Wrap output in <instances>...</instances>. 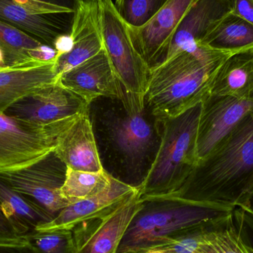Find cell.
Returning a JSON list of instances; mask_svg holds the SVG:
<instances>
[{"label": "cell", "instance_id": "obj_1", "mask_svg": "<svg viewBox=\"0 0 253 253\" xmlns=\"http://www.w3.org/2000/svg\"><path fill=\"white\" fill-rule=\"evenodd\" d=\"M253 191V110L211 154L198 162L182 187L172 196L242 208Z\"/></svg>", "mask_w": 253, "mask_h": 253}, {"label": "cell", "instance_id": "obj_2", "mask_svg": "<svg viewBox=\"0 0 253 253\" xmlns=\"http://www.w3.org/2000/svg\"><path fill=\"white\" fill-rule=\"evenodd\" d=\"M233 54L196 44L152 68L145 105L156 121L175 118L202 102L217 71Z\"/></svg>", "mask_w": 253, "mask_h": 253}, {"label": "cell", "instance_id": "obj_3", "mask_svg": "<svg viewBox=\"0 0 253 253\" xmlns=\"http://www.w3.org/2000/svg\"><path fill=\"white\" fill-rule=\"evenodd\" d=\"M141 199L117 253L159 249L193 229L230 215L236 208L173 196Z\"/></svg>", "mask_w": 253, "mask_h": 253}, {"label": "cell", "instance_id": "obj_4", "mask_svg": "<svg viewBox=\"0 0 253 253\" xmlns=\"http://www.w3.org/2000/svg\"><path fill=\"white\" fill-rule=\"evenodd\" d=\"M202 102L175 118L161 122L160 141L151 165L139 185L141 198L175 194L198 164L197 135Z\"/></svg>", "mask_w": 253, "mask_h": 253}, {"label": "cell", "instance_id": "obj_5", "mask_svg": "<svg viewBox=\"0 0 253 253\" xmlns=\"http://www.w3.org/2000/svg\"><path fill=\"white\" fill-rule=\"evenodd\" d=\"M104 49L118 79L125 100V112L139 114L145 109L150 68L138 53L113 0H97Z\"/></svg>", "mask_w": 253, "mask_h": 253}, {"label": "cell", "instance_id": "obj_6", "mask_svg": "<svg viewBox=\"0 0 253 253\" xmlns=\"http://www.w3.org/2000/svg\"><path fill=\"white\" fill-rule=\"evenodd\" d=\"M78 117L40 126L0 114V172L26 168L54 151L59 135Z\"/></svg>", "mask_w": 253, "mask_h": 253}, {"label": "cell", "instance_id": "obj_7", "mask_svg": "<svg viewBox=\"0 0 253 253\" xmlns=\"http://www.w3.org/2000/svg\"><path fill=\"white\" fill-rule=\"evenodd\" d=\"M67 168L54 150L26 168L0 172V178L13 190L55 218L70 205L60 192Z\"/></svg>", "mask_w": 253, "mask_h": 253}, {"label": "cell", "instance_id": "obj_8", "mask_svg": "<svg viewBox=\"0 0 253 253\" xmlns=\"http://www.w3.org/2000/svg\"><path fill=\"white\" fill-rule=\"evenodd\" d=\"M88 107L56 80L18 99L3 114L33 124L50 126L85 114Z\"/></svg>", "mask_w": 253, "mask_h": 253}, {"label": "cell", "instance_id": "obj_9", "mask_svg": "<svg viewBox=\"0 0 253 253\" xmlns=\"http://www.w3.org/2000/svg\"><path fill=\"white\" fill-rule=\"evenodd\" d=\"M141 203L138 190L117 208L76 226L72 230L74 253H117Z\"/></svg>", "mask_w": 253, "mask_h": 253}, {"label": "cell", "instance_id": "obj_10", "mask_svg": "<svg viewBox=\"0 0 253 253\" xmlns=\"http://www.w3.org/2000/svg\"><path fill=\"white\" fill-rule=\"evenodd\" d=\"M252 110L253 101L209 93L202 101L197 135L198 162L211 154Z\"/></svg>", "mask_w": 253, "mask_h": 253}, {"label": "cell", "instance_id": "obj_11", "mask_svg": "<svg viewBox=\"0 0 253 253\" xmlns=\"http://www.w3.org/2000/svg\"><path fill=\"white\" fill-rule=\"evenodd\" d=\"M64 87L90 106L99 97L112 98L123 104L124 93L105 49L96 56L64 73L57 79Z\"/></svg>", "mask_w": 253, "mask_h": 253}, {"label": "cell", "instance_id": "obj_12", "mask_svg": "<svg viewBox=\"0 0 253 253\" xmlns=\"http://www.w3.org/2000/svg\"><path fill=\"white\" fill-rule=\"evenodd\" d=\"M199 0H168L160 11L141 28H128L135 50L150 69L159 65L174 31Z\"/></svg>", "mask_w": 253, "mask_h": 253}, {"label": "cell", "instance_id": "obj_13", "mask_svg": "<svg viewBox=\"0 0 253 253\" xmlns=\"http://www.w3.org/2000/svg\"><path fill=\"white\" fill-rule=\"evenodd\" d=\"M74 13H42L14 0H0V21L14 27L42 44L55 49L61 39L70 37Z\"/></svg>", "mask_w": 253, "mask_h": 253}, {"label": "cell", "instance_id": "obj_14", "mask_svg": "<svg viewBox=\"0 0 253 253\" xmlns=\"http://www.w3.org/2000/svg\"><path fill=\"white\" fill-rule=\"evenodd\" d=\"M69 51L56 56L57 79L99 53L103 47L97 0H81L74 12Z\"/></svg>", "mask_w": 253, "mask_h": 253}, {"label": "cell", "instance_id": "obj_15", "mask_svg": "<svg viewBox=\"0 0 253 253\" xmlns=\"http://www.w3.org/2000/svg\"><path fill=\"white\" fill-rule=\"evenodd\" d=\"M230 13V0H199L189 10L174 31L160 63L180 50L202 44Z\"/></svg>", "mask_w": 253, "mask_h": 253}, {"label": "cell", "instance_id": "obj_16", "mask_svg": "<svg viewBox=\"0 0 253 253\" xmlns=\"http://www.w3.org/2000/svg\"><path fill=\"white\" fill-rule=\"evenodd\" d=\"M136 192V186L126 184L112 175L105 190L91 197L68 205L51 221L37 227L36 230H72L83 221L117 208Z\"/></svg>", "mask_w": 253, "mask_h": 253}, {"label": "cell", "instance_id": "obj_17", "mask_svg": "<svg viewBox=\"0 0 253 253\" xmlns=\"http://www.w3.org/2000/svg\"><path fill=\"white\" fill-rule=\"evenodd\" d=\"M55 152L67 168L94 172L105 169L88 112L79 116L59 135Z\"/></svg>", "mask_w": 253, "mask_h": 253}, {"label": "cell", "instance_id": "obj_18", "mask_svg": "<svg viewBox=\"0 0 253 253\" xmlns=\"http://www.w3.org/2000/svg\"><path fill=\"white\" fill-rule=\"evenodd\" d=\"M144 112L115 117L109 127L114 149L132 166L141 165L154 147L155 131Z\"/></svg>", "mask_w": 253, "mask_h": 253}, {"label": "cell", "instance_id": "obj_19", "mask_svg": "<svg viewBox=\"0 0 253 253\" xmlns=\"http://www.w3.org/2000/svg\"><path fill=\"white\" fill-rule=\"evenodd\" d=\"M56 80L54 62L0 70V114L18 99Z\"/></svg>", "mask_w": 253, "mask_h": 253}, {"label": "cell", "instance_id": "obj_20", "mask_svg": "<svg viewBox=\"0 0 253 253\" xmlns=\"http://www.w3.org/2000/svg\"><path fill=\"white\" fill-rule=\"evenodd\" d=\"M210 93L253 101V48L235 53L223 62Z\"/></svg>", "mask_w": 253, "mask_h": 253}, {"label": "cell", "instance_id": "obj_21", "mask_svg": "<svg viewBox=\"0 0 253 253\" xmlns=\"http://www.w3.org/2000/svg\"><path fill=\"white\" fill-rule=\"evenodd\" d=\"M0 208L15 230L25 238L37 227L50 222L53 215L13 190L0 178Z\"/></svg>", "mask_w": 253, "mask_h": 253}, {"label": "cell", "instance_id": "obj_22", "mask_svg": "<svg viewBox=\"0 0 253 253\" xmlns=\"http://www.w3.org/2000/svg\"><path fill=\"white\" fill-rule=\"evenodd\" d=\"M236 218L233 212L211 222L194 253H253V247L244 236Z\"/></svg>", "mask_w": 253, "mask_h": 253}, {"label": "cell", "instance_id": "obj_23", "mask_svg": "<svg viewBox=\"0 0 253 253\" xmlns=\"http://www.w3.org/2000/svg\"><path fill=\"white\" fill-rule=\"evenodd\" d=\"M200 44L234 53L253 49V25L233 13H228Z\"/></svg>", "mask_w": 253, "mask_h": 253}, {"label": "cell", "instance_id": "obj_24", "mask_svg": "<svg viewBox=\"0 0 253 253\" xmlns=\"http://www.w3.org/2000/svg\"><path fill=\"white\" fill-rule=\"evenodd\" d=\"M42 44L25 33L0 21V50L6 68L43 64L34 60L31 56V52Z\"/></svg>", "mask_w": 253, "mask_h": 253}, {"label": "cell", "instance_id": "obj_25", "mask_svg": "<svg viewBox=\"0 0 253 253\" xmlns=\"http://www.w3.org/2000/svg\"><path fill=\"white\" fill-rule=\"evenodd\" d=\"M111 176L105 169L94 172L68 168L61 195L70 205L84 200L105 190L111 181Z\"/></svg>", "mask_w": 253, "mask_h": 253}, {"label": "cell", "instance_id": "obj_26", "mask_svg": "<svg viewBox=\"0 0 253 253\" xmlns=\"http://www.w3.org/2000/svg\"><path fill=\"white\" fill-rule=\"evenodd\" d=\"M168 0H115L114 7L128 28H141L148 24Z\"/></svg>", "mask_w": 253, "mask_h": 253}, {"label": "cell", "instance_id": "obj_27", "mask_svg": "<svg viewBox=\"0 0 253 253\" xmlns=\"http://www.w3.org/2000/svg\"><path fill=\"white\" fill-rule=\"evenodd\" d=\"M27 245L37 253H74L72 230H35L25 237Z\"/></svg>", "mask_w": 253, "mask_h": 253}, {"label": "cell", "instance_id": "obj_28", "mask_svg": "<svg viewBox=\"0 0 253 253\" xmlns=\"http://www.w3.org/2000/svg\"><path fill=\"white\" fill-rule=\"evenodd\" d=\"M42 13H74L81 0H14Z\"/></svg>", "mask_w": 253, "mask_h": 253}, {"label": "cell", "instance_id": "obj_29", "mask_svg": "<svg viewBox=\"0 0 253 253\" xmlns=\"http://www.w3.org/2000/svg\"><path fill=\"white\" fill-rule=\"evenodd\" d=\"M26 244L25 238L18 234L8 218L0 208V245Z\"/></svg>", "mask_w": 253, "mask_h": 253}, {"label": "cell", "instance_id": "obj_30", "mask_svg": "<svg viewBox=\"0 0 253 253\" xmlns=\"http://www.w3.org/2000/svg\"><path fill=\"white\" fill-rule=\"evenodd\" d=\"M231 13L253 25V0H230Z\"/></svg>", "mask_w": 253, "mask_h": 253}, {"label": "cell", "instance_id": "obj_31", "mask_svg": "<svg viewBox=\"0 0 253 253\" xmlns=\"http://www.w3.org/2000/svg\"><path fill=\"white\" fill-rule=\"evenodd\" d=\"M0 253H37L27 244L18 245H0Z\"/></svg>", "mask_w": 253, "mask_h": 253}, {"label": "cell", "instance_id": "obj_32", "mask_svg": "<svg viewBox=\"0 0 253 253\" xmlns=\"http://www.w3.org/2000/svg\"><path fill=\"white\" fill-rule=\"evenodd\" d=\"M240 209L243 210L253 219V191L251 193V196H249V198H248L245 206L243 208H240Z\"/></svg>", "mask_w": 253, "mask_h": 253}, {"label": "cell", "instance_id": "obj_33", "mask_svg": "<svg viewBox=\"0 0 253 253\" xmlns=\"http://www.w3.org/2000/svg\"><path fill=\"white\" fill-rule=\"evenodd\" d=\"M144 253H165L163 251H160V250H150V251H147Z\"/></svg>", "mask_w": 253, "mask_h": 253}]
</instances>
